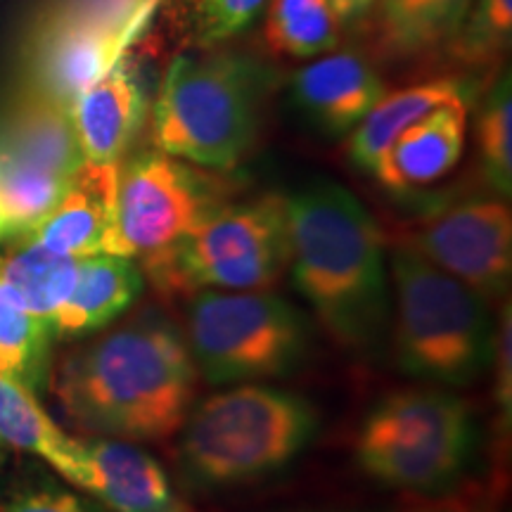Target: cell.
Returning a JSON list of instances; mask_svg holds the SVG:
<instances>
[{"instance_id":"cell-3","label":"cell","mask_w":512,"mask_h":512,"mask_svg":"<svg viewBox=\"0 0 512 512\" xmlns=\"http://www.w3.org/2000/svg\"><path fill=\"white\" fill-rule=\"evenodd\" d=\"M316 427L309 399L245 382L190 408L178 458L200 486L254 482L290 465L311 444Z\"/></svg>"},{"instance_id":"cell-1","label":"cell","mask_w":512,"mask_h":512,"mask_svg":"<svg viewBox=\"0 0 512 512\" xmlns=\"http://www.w3.org/2000/svg\"><path fill=\"white\" fill-rule=\"evenodd\" d=\"M195 389L197 368L185 337L155 313L72 351L55 377L62 411L79 430L126 441L174 437Z\"/></svg>"},{"instance_id":"cell-26","label":"cell","mask_w":512,"mask_h":512,"mask_svg":"<svg viewBox=\"0 0 512 512\" xmlns=\"http://www.w3.org/2000/svg\"><path fill=\"white\" fill-rule=\"evenodd\" d=\"M162 0H46L36 22L69 24L93 31H112L143 38Z\"/></svg>"},{"instance_id":"cell-6","label":"cell","mask_w":512,"mask_h":512,"mask_svg":"<svg viewBox=\"0 0 512 512\" xmlns=\"http://www.w3.org/2000/svg\"><path fill=\"white\" fill-rule=\"evenodd\" d=\"M290 261L285 197L221 204L181 242L143 259L162 292L266 290Z\"/></svg>"},{"instance_id":"cell-4","label":"cell","mask_w":512,"mask_h":512,"mask_svg":"<svg viewBox=\"0 0 512 512\" xmlns=\"http://www.w3.org/2000/svg\"><path fill=\"white\" fill-rule=\"evenodd\" d=\"M394 278V354L403 373L465 387L491 366L496 328L486 299L415 249L389 254Z\"/></svg>"},{"instance_id":"cell-33","label":"cell","mask_w":512,"mask_h":512,"mask_svg":"<svg viewBox=\"0 0 512 512\" xmlns=\"http://www.w3.org/2000/svg\"><path fill=\"white\" fill-rule=\"evenodd\" d=\"M0 460H3V439H0Z\"/></svg>"},{"instance_id":"cell-18","label":"cell","mask_w":512,"mask_h":512,"mask_svg":"<svg viewBox=\"0 0 512 512\" xmlns=\"http://www.w3.org/2000/svg\"><path fill=\"white\" fill-rule=\"evenodd\" d=\"M0 145L12 155L72 178L83 164L69 107L29 91L19 98L0 126Z\"/></svg>"},{"instance_id":"cell-21","label":"cell","mask_w":512,"mask_h":512,"mask_svg":"<svg viewBox=\"0 0 512 512\" xmlns=\"http://www.w3.org/2000/svg\"><path fill=\"white\" fill-rule=\"evenodd\" d=\"M76 271V256L50 252L27 238H22V245L0 261V278L15 290L34 316L50 325L74 290Z\"/></svg>"},{"instance_id":"cell-19","label":"cell","mask_w":512,"mask_h":512,"mask_svg":"<svg viewBox=\"0 0 512 512\" xmlns=\"http://www.w3.org/2000/svg\"><path fill=\"white\" fill-rule=\"evenodd\" d=\"M0 439L48 460L67 482L86 491L91 479L86 444L67 437L48 418L34 392L8 377H0Z\"/></svg>"},{"instance_id":"cell-13","label":"cell","mask_w":512,"mask_h":512,"mask_svg":"<svg viewBox=\"0 0 512 512\" xmlns=\"http://www.w3.org/2000/svg\"><path fill=\"white\" fill-rule=\"evenodd\" d=\"M117 183L119 164L83 162L62 200L31 230L27 240L76 259L102 254L114 226Z\"/></svg>"},{"instance_id":"cell-30","label":"cell","mask_w":512,"mask_h":512,"mask_svg":"<svg viewBox=\"0 0 512 512\" xmlns=\"http://www.w3.org/2000/svg\"><path fill=\"white\" fill-rule=\"evenodd\" d=\"M0 512H95L81 498L53 486L19 491L0 505Z\"/></svg>"},{"instance_id":"cell-27","label":"cell","mask_w":512,"mask_h":512,"mask_svg":"<svg viewBox=\"0 0 512 512\" xmlns=\"http://www.w3.org/2000/svg\"><path fill=\"white\" fill-rule=\"evenodd\" d=\"M510 124H512V95L510 76L496 83L494 91L486 98V105L479 114V152L486 181L501 192L510 195L512 190V150H510Z\"/></svg>"},{"instance_id":"cell-9","label":"cell","mask_w":512,"mask_h":512,"mask_svg":"<svg viewBox=\"0 0 512 512\" xmlns=\"http://www.w3.org/2000/svg\"><path fill=\"white\" fill-rule=\"evenodd\" d=\"M221 185L162 150L138 152L119 164L117 209L105 252L147 256L164 252L200 226L223 202Z\"/></svg>"},{"instance_id":"cell-25","label":"cell","mask_w":512,"mask_h":512,"mask_svg":"<svg viewBox=\"0 0 512 512\" xmlns=\"http://www.w3.org/2000/svg\"><path fill=\"white\" fill-rule=\"evenodd\" d=\"M339 24L330 0H273L266 41L280 55H323L337 48Z\"/></svg>"},{"instance_id":"cell-23","label":"cell","mask_w":512,"mask_h":512,"mask_svg":"<svg viewBox=\"0 0 512 512\" xmlns=\"http://www.w3.org/2000/svg\"><path fill=\"white\" fill-rule=\"evenodd\" d=\"M53 325L34 316L0 278V377L34 389L46 382Z\"/></svg>"},{"instance_id":"cell-24","label":"cell","mask_w":512,"mask_h":512,"mask_svg":"<svg viewBox=\"0 0 512 512\" xmlns=\"http://www.w3.org/2000/svg\"><path fill=\"white\" fill-rule=\"evenodd\" d=\"M472 0H380V38L394 53H420L451 38Z\"/></svg>"},{"instance_id":"cell-22","label":"cell","mask_w":512,"mask_h":512,"mask_svg":"<svg viewBox=\"0 0 512 512\" xmlns=\"http://www.w3.org/2000/svg\"><path fill=\"white\" fill-rule=\"evenodd\" d=\"M72 178L53 174L0 145V219L5 238H27L69 188Z\"/></svg>"},{"instance_id":"cell-29","label":"cell","mask_w":512,"mask_h":512,"mask_svg":"<svg viewBox=\"0 0 512 512\" xmlns=\"http://www.w3.org/2000/svg\"><path fill=\"white\" fill-rule=\"evenodd\" d=\"M266 3L268 0H192L195 46L207 50L242 34Z\"/></svg>"},{"instance_id":"cell-17","label":"cell","mask_w":512,"mask_h":512,"mask_svg":"<svg viewBox=\"0 0 512 512\" xmlns=\"http://www.w3.org/2000/svg\"><path fill=\"white\" fill-rule=\"evenodd\" d=\"M143 268L128 256L95 254L79 259L76 283L53 318V332L79 337L107 328L143 294Z\"/></svg>"},{"instance_id":"cell-8","label":"cell","mask_w":512,"mask_h":512,"mask_svg":"<svg viewBox=\"0 0 512 512\" xmlns=\"http://www.w3.org/2000/svg\"><path fill=\"white\" fill-rule=\"evenodd\" d=\"M472 446L475 425L465 401L441 389H406L370 411L356 458L384 486L432 491L465 470Z\"/></svg>"},{"instance_id":"cell-31","label":"cell","mask_w":512,"mask_h":512,"mask_svg":"<svg viewBox=\"0 0 512 512\" xmlns=\"http://www.w3.org/2000/svg\"><path fill=\"white\" fill-rule=\"evenodd\" d=\"M512 323H510V306H505L501 323L496 328L494 339V356L491 361H496V401L501 413L505 415V422H510L512 411V368H510V351H512Z\"/></svg>"},{"instance_id":"cell-14","label":"cell","mask_w":512,"mask_h":512,"mask_svg":"<svg viewBox=\"0 0 512 512\" xmlns=\"http://www.w3.org/2000/svg\"><path fill=\"white\" fill-rule=\"evenodd\" d=\"M382 95V79L356 53H332L299 69L292 79L294 107L332 136L356 128Z\"/></svg>"},{"instance_id":"cell-11","label":"cell","mask_w":512,"mask_h":512,"mask_svg":"<svg viewBox=\"0 0 512 512\" xmlns=\"http://www.w3.org/2000/svg\"><path fill=\"white\" fill-rule=\"evenodd\" d=\"M136 43L128 34L34 19L24 46L29 91L72 110L74 100L110 74Z\"/></svg>"},{"instance_id":"cell-15","label":"cell","mask_w":512,"mask_h":512,"mask_svg":"<svg viewBox=\"0 0 512 512\" xmlns=\"http://www.w3.org/2000/svg\"><path fill=\"white\" fill-rule=\"evenodd\" d=\"M467 105L451 100L415 121L384 150L373 174L394 192L425 188L446 176L463 155Z\"/></svg>"},{"instance_id":"cell-28","label":"cell","mask_w":512,"mask_h":512,"mask_svg":"<svg viewBox=\"0 0 512 512\" xmlns=\"http://www.w3.org/2000/svg\"><path fill=\"white\" fill-rule=\"evenodd\" d=\"M512 0H472L453 31L451 48L465 62H486L510 43Z\"/></svg>"},{"instance_id":"cell-10","label":"cell","mask_w":512,"mask_h":512,"mask_svg":"<svg viewBox=\"0 0 512 512\" xmlns=\"http://www.w3.org/2000/svg\"><path fill=\"white\" fill-rule=\"evenodd\" d=\"M472 287L479 297L501 299L512 273V216L501 200H467L430 216L408 245Z\"/></svg>"},{"instance_id":"cell-16","label":"cell","mask_w":512,"mask_h":512,"mask_svg":"<svg viewBox=\"0 0 512 512\" xmlns=\"http://www.w3.org/2000/svg\"><path fill=\"white\" fill-rule=\"evenodd\" d=\"M91 479L86 491L112 512H192L150 453L126 439L86 444Z\"/></svg>"},{"instance_id":"cell-12","label":"cell","mask_w":512,"mask_h":512,"mask_svg":"<svg viewBox=\"0 0 512 512\" xmlns=\"http://www.w3.org/2000/svg\"><path fill=\"white\" fill-rule=\"evenodd\" d=\"M126 57L110 74L83 91L69 110L83 162L119 164L143 128L145 88Z\"/></svg>"},{"instance_id":"cell-20","label":"cell","mask_w":512,"mask_h":512,"mask_svg":"<svg viewBox=\"0 0 512 512\" xmlns=\"http://www.w3.org/2000/svg\"><path fill=\"white\" fill-rule=\"evenodd\" d=\"M458 98H463V88L451 79L418 83V86L382 95L354 128V136L349 143L351 162L358 169L373 171L377 159L408 126Z\"/></svg>"},{"instance_id":"cell-5","label":"cell","mask_w":512,"mask_h":512,"mask_svg":"<svg viewBox=\"0 0 512 512\" xmlns=\"http://www.w3.org/2000/svg\"><path fill=\"white\" fill-rule=\"evenodd\" d=\"M266 81V69L242 55H178L152 107V145L207 169H230L254 143Z\"/></svg>"},{"instance_id":"cell-7","label":"cell","mask_w":512,"mask_h":512,"mask_svg":"<svg viewBox=\"0 0 512 512\" xmlns=\"http://www.w3.org/2000/svg\"><path fill=\"white\" fill-rule=\"evenodd\" d=\"M185 344L207 382H256L302 366L309 325L278 294L207 290L192 297Z\"/></svg>"},{"instance_id":"cell-32","label":"cell","mask_w":512,"mask_h":512,"mask_svg":"<svg viewBox=\"0 0 512 512\" xmlns=\"http://www.w3.org/2000/svg\"><path fill=\"white\" fill-rule=\"evenodd\" d=\"M375 3L377 0H330L339 22H354V19L366 15Z\"/></svg>"},{"instance_id":"cell-2","label":"cell","mask_w":512,"mask_h":512,"mask_svg":"<svg viewBox=\"0 0 512 512\" xmlns=\"http://www.w3.org/2000/svg\"><path fill=\"white\" fill-rule=\"evenodd\" d=\"M292 280L320 323L349 349H373L389 323L384 238L370 211L337 183L285 200Z\"/></svg>"}]
</instances>
